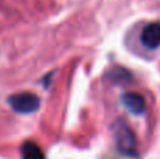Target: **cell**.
Masks as SVG:
<instances>
[{"label":"cell","instance_id":"obj_2","mask_svg":"<svg viewBox=\"0 0 160 159\" xmlns=\"http://www.w3.org/2000/svg\"><path fill=\"white\" fill-rule=\"evenodd\" d=\"M11 109L20 114H31L39 109V97L34 93L22 92L13 95L8 99Z\"/></svg>","mask_w":160,"mask_h":159},{"label":"cell","instance_id":"obj_3","mask_svg":"<svg viewBox=\"0 0 160 159\" xmlns=\"http://www.w3.org/2000/svg\"><path fill=\"white\" fill-rule=\"evenodd\" d=\"M141 42L148 49H158L160 47V23L159 21L145 25L141 33Z\"/></svg>","mask_w":160,"mask_h":159},{"label":"cell","instance_id":"obj_4","mask_svg":"<svg viewBox=\"0 0 160 159\" xmlns=\"http://www.w3.org/2000/svg\"><path fill=\"white\" fill-rule=\"evenodd\" d=\"M121 103L125 109L133 115H141L146 110V103L142 95L135 92H128L121 96Z\"/></svg>","mask_w":160,"mask_h":159},{"label":"cell","instance_id":"obj_1","mask_svg":"<svg viewBox=\"0 0 160 159\" xmlns=\"http://www.w3.org/2000/svg\"><path fill=\"white\" fill-rule=\"evenodd\" d=\"M112 134L118 151L125 156H136V138L131 127L124 120H118L112 124Z\"/></svg>","mask_w":160,"mask_h":159},{"label":"cell","instance_id":"obj_5","mask_svg":"<svg viewBox=\"0 0 160 159\" xmlns=\"http://www.w3.org/2000/svg\"><path fill=\"white\" fill-rule=\"evenodd\" d=\"M21 158L22 159H45V155L38 144L34 141H25L21 145Z\"/></svg>","mask_w":160,"mask_h":159}]
</instances>
